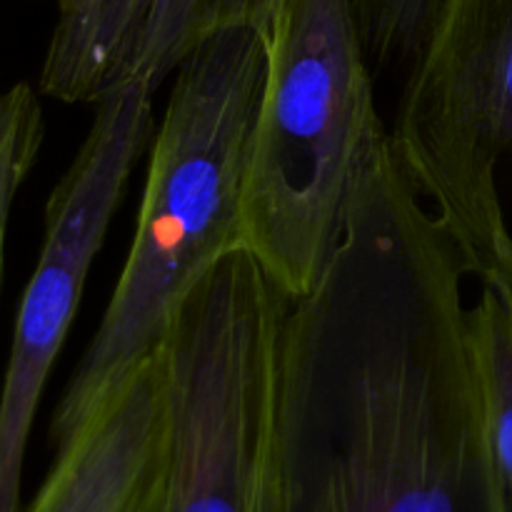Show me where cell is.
<instances>
[{"label":"cell","mask_w":512,"mask_h":512,"mask_svg":"<svg viewBox=\"0 0 512 512\" xmlns=\"http://www.w3.org/2000/svg\"><path fill=\"white\" fill-rule=\"evenodd\" d=\"M155 0H58V23L40 68V95L98 103L133 80Z\"/></svg>","instance_id":"8"},{"label":"cell","mask_w":512,"mask_h":512,"mask_svg":"<svg viewBox=\"0 0 512 512\" xmlns=\"http://www.w3.org/2000/svg\"><path fill=\"white\" fill-rule=\"evenodd\" d=\"M445 0H353L360 43L370 68L410 65L433 33Z\"/></svg>","instance_id":"11"},{"label":"cell","mask_w":512,"mask_h":512,"mask_svg":"<svg viewBox=\"0 0 512 512\" xmlns=\"http://www.w3.org/2000/svg\"><path fill=\"white\" fill-rule=\"evenodd\" d=\"M155 85L135 78L95 103L83 145L45 205V235L20 300L0 390V512H20L23 465L53 365L90 265L153 133Z\"/></svg>","instance_id":"6"},{"label":"cell","mask_w":512,"mask_h":512,"mask_svg":"<svg viewBox=\"0 0 512 512\" xmlns=\"http://www.w3.org/2000/svg\"><path fill=\"white\" fill-rule=\"evenodd\" d=\"M288 303L240 248L170 315L160 340L170 395L165 512H275V380Z\"/></svg>","instance_id":"4"},{"label":"cell","mask_w":512,"mask_h":512,"mask_svg":"<svg viewBox=\"0 0 512 512\" xmlns=\"http://www.w3.org/2000/svg\"><path fill=\"white\" fill-rule=\"evenodd\" d=\"M265 48L243 193L245 250L300 298L333 258L360 168L385 125L353 0H288Z\"/></svg>","instance_id":"3"},{"label":"cell","mask_w":512,"mask_h":512,"mask_svg":"<svg viewBox=\"0 0 512 512\" xmlns=\"http://www.w3.org/2000/svg\"><path fill=\"white\" fill-rule=\"evenodd\" d=\"M43 135L45 123L40 95L28 83H15L3 90L0 93V275H3L10 213L38 160Z\"/></svg>","instance_id":"12"},{"label":"cell","mask_w":512,"mask_h":512,"mask_svg":"<svg viewBox=\"0 0 512 512\" xmlns=\"http://www.w3.org/2000/svg\"><path fill=\"white\" fill-rule=\"evenodd\" d=\"M465 270L390 133L368 150L275 380V512H510Z\"/></svg>","instance_id":"1"},{"label":"cell","mask_w":512,"mask_h":512,"mask_svg":"<svg viewBox=\"0 0 512 512\" xmlns=\"http://www.w3.org/2000/svg\"><path fill=\"white\" fill-rule=\"evenodd\" d=\"M288 0H155L135 58L133 80L158 88L210 35L225 28H255L268 35Z\"/></svg>","instance_id":"9"},{"label":"cell","mask_w":512,"mask_h":512,"mask_svg":"<svg viewBox=\"0 0 512 512\" xmlns=\"http://www.w3.org/2000/svg\"><path fill=\"white\" fill-rule=\"evenodd\" d=\"M470 330L495 458L512 512V308L495 290L483 288L480 298L470 305Z\"/></svg>","instance_id":"10"},{"label":"cell","mask_w":512,"mask_h":512,"mask_svg":"<svg viewBox=\"0 0 512 512\" xmlns=\"http://www.w3.org/2000/svg\"><path fill=\"white\" fill-rule=\"evenodd\" d=\"M268 48L255 28H225L175 70L150 150L133 243L103 320L50 420V440L88 418L153 353L188 290L245 248L243 193Z\"/></svg>","instance_id":"2"},{"label":"cell","mask_w":512,"mask_h":512,"mask_svg":"<svg viewBox=\"0 0 512 512\" xmlns=\"http://www.w3.org/2000/svg\"><path fill=\"white\" fill-rule=\"evenodd\" d=\"M390 140L470 278L503 293L512 270V0H445L408 68Z\"/></svg>","instance_id":"5"},{"label":"cell","mask_w":512,"mask_h":512,"mask_svg":"<svg viewBox=\"0 0 512 512\" xmlns=\"http://www.w3.org/2000/svg\"><path fill=\"white\" fill-rule=\"evenodd\" d=\"M25 512H165L170 395L160 345L70 433Z\"/></svg>","instance_id":"7"}]
</instances>
